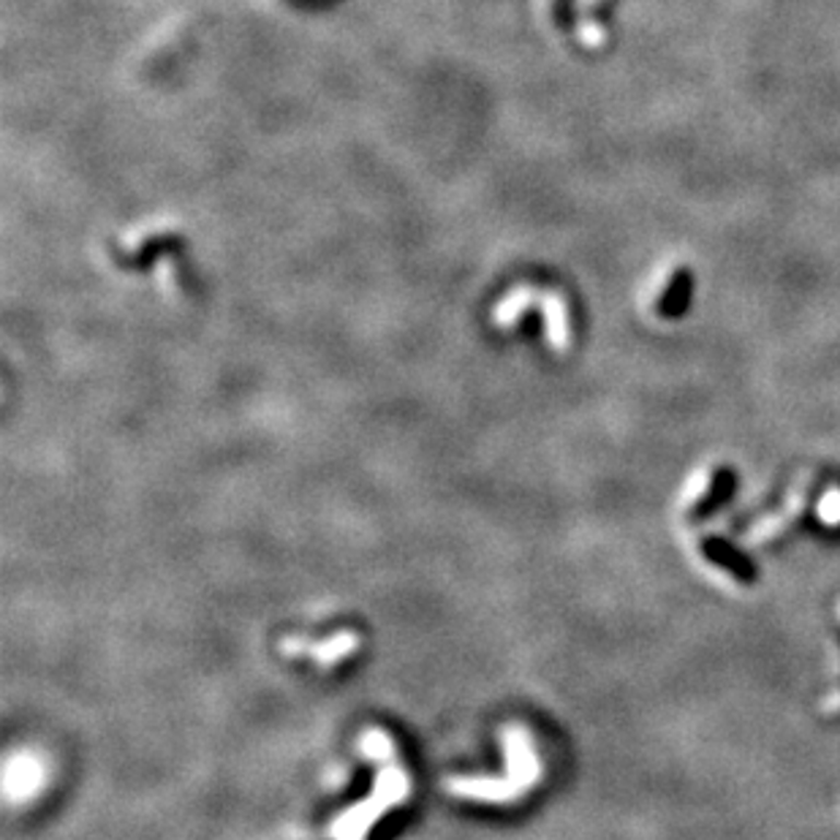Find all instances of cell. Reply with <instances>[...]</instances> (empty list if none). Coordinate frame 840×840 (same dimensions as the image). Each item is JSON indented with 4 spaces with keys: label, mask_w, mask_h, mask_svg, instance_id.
<instances>
[{
    "label": "cell",
    "mask_w": 840,
    "mask_h": 840,
    "mask_svg": "<svg viewBox=\"0 0 840 840\" xmlns=\"http://www.w3.org/2000/svg\"><path fill=\"white\" fill-rule=\"evenodd\" d=\"M504 745L506 761H509L506 778H449V792L469 800H482V803H511L514 797L525 794L536 783L539 770H542L531 737L525 729L509 726L504 732Z\"/></svg>",
    "instance_id": "6da1fadb"
},
{
    "label": "cell",
    "mask_w": 840,
    "mask_h": 840,
    "mask_svg": "<svg viewBox=\"0 0 840 840\" xmlns=\"http://www.w3.org/2000/svg\"><path fill=\"white\" fill-rule=\"evenodd\" d=\"M411 792L409 776H405L400 767L389 765L378 772L376 789H372L370 797L362 800L359 805L348 808L346 814H341L335 819V825L330 827L332 840H365L367 832L372 830L378 819H381L387 811H392L394 805L403 803Z\"/></svg>",
    "instance_id": "7a4b0ae2"
},
{
    "label": "cell",
    "mask_w": 840,
    "mask_h": 840,
    "mask_svg": "<svg viewBox=\"0 0 840 840\" xmlns=\"http://www.w3.org/2000/svg\"><path fill=\"white\" fill-rule=\"evenodd\" d=\"M49 767L47 759L36 750H14L5 761L3 792L11 805L31 803L44 786H47Z\"/></svg>",
    "instance_id": "3957f363"
},
{
    "label": "cell",
    "mask_w": 840,
    "mask_h": 840,
    "mask_svg": "<svg viewBox=\"0 0 840 840\" xmlns=\"http://www.w3.org/2000/svg\"><path fill=\"white\" fill-rule=\"evenodd\" d=\"M359 637L352 631H341L335 634L332 639H324V642H305L299 637H288L281 642V650L286 655H305L308 653L310 659L316 661L319 666H332L338 661H343L346 655H352L357 650Z\"/></svg>",
    "instance_id": "277c9868"
},
{
    "label": "cell",
    "mask_w": 840,
    "mask_h": 840,
    "mask_svg": "<svg viewBox=\"0 0 840 840\" xmlns=\"http://www.w3.org/2000/svg\"><path fill=\"white\" fill-rule=\"evenodd\" d=\"M702 553L710 564L721 566L723 571H729V575H732L734 580L743 582V585H754L756 577H759V571H756V566L750 564V558H745L737 547H732V544L723 542L719 536L705 539Z\"/></svg>",
    "instance_id": "5b68a950"
},
{
    "label": "cell",
    "mask_w": 840,
    "mask_h": 840,
    "mask_svg": "<svg viewBox=\"0 0 840 840\" xmlns=\"http://www.w3.org/2000/svg\"><path fill=\"white\" fill-rule=\"evenodd\" d=\"M732 489H734V474H732V471H729V469L715 471L713 484H710V489H708V495H705L702 504H699L697 509H694V517H697V520H705V517H708L710 511L719 509L723 500H726L729 495H732Z\"/></svg>",
    "instance_id": "8992f818"
},
{
    "label": "cell",
    "mask_w": 840,
    "mask_h": 840,
    "mask_svg": "<svg viewBox=\"0 0 840 840\" xmlns=\"http://www.w3.org/2000/svg\"><path fill=\"white\" fill-rule=\"evenodd\" d=\"M359 748L367 759H376V761H392L394 756V743L381 732V729H367L359 740Z\"/></svg>",
    "instance_id": "52a82bcc"
}]
</instances>
